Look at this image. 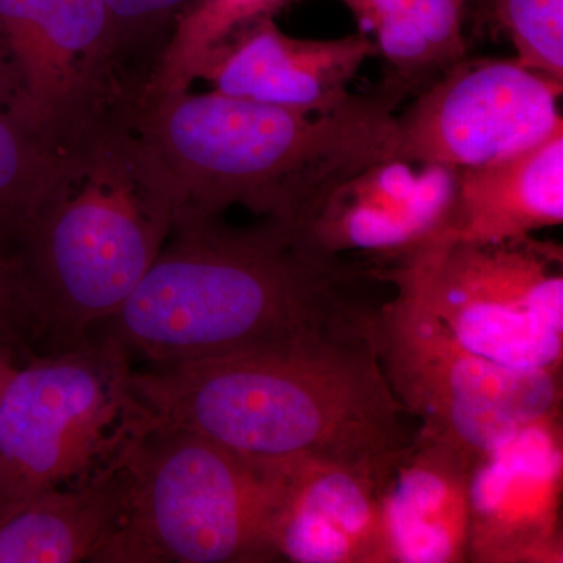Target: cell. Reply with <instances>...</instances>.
<instances>
[{
    "mask_svg": "<svg viewBox=\"0 0 563 563\" xmlns=\"http://www.w3.org/2000/svg\"><path fill=\"white\" fill-rule=\"evenodd\" d=\"M350 324L133 376L162 428L262 461H379L409 442L372 336Z\"/></svg>",
    "mask_w": 563,
    "mask_h": 563,
    "instance_id": "6da1fadb",
    "label": "cell"
},
{
    "mask_svg": "<svg viewBox=\"0 0 563 563\" xmlns=\"http://www.w3.org/2000/svg\"><path fill=\"white\" fill-rule=\"evenodd\" d=\"M362 277L368 265L322 254L284 222L180 211L107 332L152 366L272 346L365 317L372 307L347 295Z\"/></svg>",
    "mask_w": 563,
    "mask_h": 563,
    "instance_id": "7a4b0ae2",
    "label": "cell"
},
{
    "mask_svg": "<svg viewBox=\"0 0 563 563\" xmlns=\"http://www.w3.org/2000/svg\"><path fill=\"white\" fill-rule=\"evenodd\" d=\"M179 192L131 122H102L54 152L7 265L25 340L66 350L128 301L157 257Z\"/></svg>",
    "mask_w": 563,
    "mask_h": 563,
    "instance_id": "3957f363",
    "label": "cell"
},
{
    "mask_svg": "<svg viewBox=\"0 0 563 563\" xmlns=\"http://www.w3.org/2000/svg\"><path fill=\"white\" fill-rule=\"evenodd\" d=\"M404 99L380 85L306 111L188 90L144 102L135 128L172 174L180 211L220 217L240 206L298 228L336 185L393 158Z\"/></svg>",
    "mask_w": 563,
    "mask_h": 563,
    "instance_id": "277c9868",
    "label": "cell"
},
{
    "mask_svg": "<svg viewBox=\"0 0 563 563\" xmlns=\"http://www.w3.org/2000/svg\"><path fill=\"white\" fill-rule=\"evenodd\" d=\"M290 462L155 426L128 463L120 520L98 563L277 562Z\"/></svg>",
    "mask_w": 563,
    "mask_h": 563,
    "instance_id": "5b68a950",
    "label": "cell"
},
{
    "mask_svg": "<svg viewBox=\"0 0 563 563\" xmlns=\"http://www.w3.org/2000/svg\"><path fill=\"white\" fill-rule=\"evenodd\" d=\"M110 332L21 363L0 399V501L99 483L155 420Z\"/></svg>",
    "mask_w": 563,
    "mask_h": 563,
    "instance_id": "8992f818",
    "label": "cell"
},
{
    "mask_svg": "<svg viewBox=\"0 0 563 563\" xmlns=\"http://www.w3.org/2000/svg\"><path fill=\"white\" fill-rule=\"evenodd\" d=\"M373 276L409 288L474 354L520 372H562L559 244L533 235L465 243L450 232Z\"/></svg>",
    "mask_w": 563,
    "mask_h": 563,
    "instance_id": "52a82bcc",
    "label": "cell"
},
{
    "mask_svg": "<svg viewBox=\"0 0 563 563\" xmlns=\"http://www.w3.org/2000/svg\"><path fill=\"white\" fill-rule=\"evenodd\" d=\"M0 68L54 151L102 122L135 121L151 79L120 51L103 0H0Z\"/></svg>",
    "mask_w": 563,
    "mask_h": 563,
    "instance_id": "ba28073f",
    "label": "cell"
},
{
    "mask_svg": "<svg viewBox=\"0 0 563 563\" xmlns=\"http://www.w3.org/2000/svg\"><path fill=\"white\" fill-rule=\"evenodd\" d=\"M374 309L372 336L393 395L472 455L525 422L561 413L562 372H520L466 350L404 285Z\"/></svg>",
    "mask_w": 563,
    "mask_h": 563,
    "instance_id": "9c48e42d",
    "label": "cell"
},
{
    "mask_svg": "<svg viewBox=\"0 0 563 563\" xmlns=\"http://www.w3.org/2000/svg\"><path fill=\"white\" fill-rule=\"evenodd\" d=\"M562 81L517 58H470L440 74L396 117L393 158L477 168L563 128Z\"/></svg>",
    "mask_w": 563,
    "mask_h": 563,
    "instance_id": "30bf717a",
    "label": "cell"
},
{
    "mask_svg": "<svg viewBox=\"0 0 563 563\" xmlns=\"http://www.w3.org/2000/svg\"><path fill=\"white\" fill-rule=\"evenodd\" d=\"M562 412L470 455L468 562L562 563Z\"/></svg>",
    "mask_w": 563,
    "mask_h": 563,
    "instance_id": "8fae6325",
    "label": "cell"
},
{
    "mask_svg": "<svg viewBox=\"0 0 563 563\" xmlns=\"http://www.w3.org/2000/svg\"><path fill=\"white\" fill-rule=\"evenodd\" d=\"M457 195V169L385 158L336 185L295 229L322 254L380 268L453 232Z\"/></svg>",
    "mask_w": 563,
    "mask_h": 563,
    "instance_id": "7c38bea8",
    "label": "cell"
},
{
    "mask_svg": "<svg viewBox=\"0 0 563 563\" xmlns=\"http://www.w3.org/2000/svg\"><path fill=\"white\" fill-rule=\"evenodd\" d=\"M365 32L331 40L298 38L282 32L274 16L240 29L214 47L196 80L233 98L306 111H329L350 101V85L369 58Z\"/></svg>",
    "mask_w": 563,
    "mask_h": 563,
    "instance_id": "4fadbf2b",
    "label": "cell"
},
{
    "mask_svg": "<svg viewBox=\"0 0 563 563\" xmlns=\"http://www.w3.org/2000/svg\"><path fill=\"white\" fill-rule=\"evenodd\" d=\"M470 455L420 426L379 481L380 563L468 562Z\"/></svg>",
    "mask_w": 563,
    "mask_h": 563,
    "instance_id": "5bb4252c",
    "label": "cell"
},
{
    "mask_svg": "<svg viewBox=\"0 0 563 563\" xmlns=\"http://www.w3.org/2000/svg\"><path fill=\"white\" fill-rule=\"evenodd\" d=\"M390 455L366 462L291 461L274 525L277 561L380 563L377 493Z\"/></svg>",
    "mask_w": 563,
    "mask_h": 563,
    "instance_id": "9a60e30c",
    "label": "cell"
},
{
    "mask_svg": "<svg viewBox=\"0 0 563 563\" xmlns=\"http://www.w3.org/2000/svg\"><path fill=\"white\" fill-rule=\"evenodd\" d=\"M562 222L563 128L503 161L459 169V242L525 239Z\"/></svg>",
    "mask_w": 563,
    "mask_h": 563,
    "instance_id": "2e32d148",
    "label": "cell"
},
{
    "mask_svg": "<svg viewBox=\"0 0 563 563\" xmlns=\"http://www.w3.org/2000/svg\"><path fill=\"white\" fill-rule=\"evenodd\" d=\"M128 463L87 487L0 501V563L99 562L120 520Z\"/></svg>",
    "mask_w": 563,
    "mask_h": 563,
    "instance_id": "e0dca14e",
    "label": "cell"
},
{
    "mask_svg": "<svg viewBox=\"0 0 563 563\" xmlns=\"http://www.w3.org/2000/svg\"><path fill=\"white\" fill-rule=\"evenodd\" d=\"M387 65L384 85L428 87L468 55L465 14L472 0H340Z\"/></svg>",
    "mask_w": 563,
    "mask_h": 563,
    "instance_id": "ac0fdd59",
    "label": "cell"
},
{
    "mask_svg": "<svg viewBox=\"0 0 563 563\" xmlns=\"http://www.w3.org/2000/svg\"><path fill=\"white\" fill-rule=\"evenodd\" d=\"M290 0H191L174 21L172 35L144 92V102L188 91L214 47Z\"/></svg>",
    "mask_w": 563,
    "mask_h": 563,
    "instance_id": "d6986e66",
    "label": "cell"
},
{
    "mask_svg": "<svg viewBox=\"0 0 563 563\" xmlns=\"http://www.w3.org/2000/svg\"><path fill=\"white\" fill-rule=\"evenodd\" d=\"M54 152L22 120L16 96L0 68V266L5 272L46 185Z\"/></svg>",
    "mask_w": 563,
    "mask_h": 563,
    "instance_id": "ffe728a7",
    "label": "cell"
},
{
    "mask_svg": "<svg viewBox=\"0 0 563 563\" xmlns=\"http://www.w3.org/2000/svg\"><path fill=\"white\" fill-rule=\"evenodd\" d=\"M512 43L515 58L563 84V0H473Z\"/></svg>",
    "mask_w": 563,
    "mask_h": 563,
    "instance_id": "44dd1931",
    "label": "cell"
},
{
    "mask_svg": "<svg viewBox=\"0 0 563 563\" xmlns=\"http://www.w3.org/2000/svg\"><path fill=\"white\" fill-rule=\"evenodd\" d=\"M120 49L129 57L158 62L174 21L191 0H103Z\"/></svg>",
    "mask_w": 563,
    "mask_h": 563,
    "instance_id": "7402d4cb",
    "label": "cell"
},
{
    "mask_svg": "<svg viewBox=\"0 0 563 563\" xmlns=\"http://www.w3.org/2000/svg\"><path fill=\"white\" fill-rule=\"evenodd\" d=\"M20 313L14 302L13 288H11L9 274L0 266V346L16 350L24 343Z\"/></svg>",
    "mask_w": 563,
    "mask_h": 563,
    "instance_id": "603a6c76",
    "label": "cell"
},
{
    "mask_svg": "<svg viewBox=\"0 0 563 563\" xmlns=\"http://www.w3.org/2000/svg\"><path fill=\"white\" fill-rule=\"evenodd\" d=\"M21 362L18 361L16 350L9 346H0V399L9 385L11 376L16 372Z\"/></svg>",
    "mask_w": 563,
    "mask_h": 563,
    "instance_id": "cb8c5ba5",
    "label": "cell"
},
{
    "mask_svg": "<svg viewBox=\"0 0 563 563\" xmlns=\"http://www.w3.org/2000/svg\"><path fill=\"white\" fill-rule=\"evenodd\" d=\"M472 2H473V0H472Z\"/></svg>",
    "mask_w": 563,
    "mask_h": 563,
    "instance_id": "d4e9b609",
    "label": "cell"
}]
</instances>
